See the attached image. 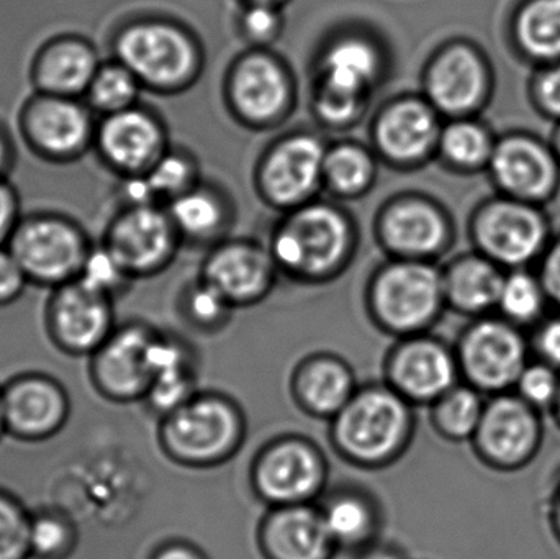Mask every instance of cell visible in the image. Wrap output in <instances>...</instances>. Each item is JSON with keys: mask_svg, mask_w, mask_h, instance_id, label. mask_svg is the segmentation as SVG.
Returning <instances> with one entry per match:
<instances>
[{"mask_svg": "<svg viewBox=\"0 0 560 559\" xmlns=\"http://www.w3.org/2000/svg\"><path fill=\"white\" fill-rule=\"evenodd\" d=\"M413 433V406L385 383L359 386L329 427L336 453L364 469L387 468L400 459Z\"/></svg>", "mask_w": 560, "mask_h": 559, "instance_id": "obj_1", "label": "cell"}, {"mask_svg": "<svg viewBox=\"0 0 560 559\" xmlns=\"http://www.w3.org/2000/svg\"><path fill=\"white\" fill-rule=\"evenodd\" d=\"M246 423L235 400L219 393H197L163 417L160 442L167 458L186 468H215L245 443Z\"/></svg>", "mask_w": 560, "mask_h": 559, "instance_id": "obj_2", "label": "cell"}, {"mask_svg": "<svg viewBox=\"0 0 560 559\" xmlns=\"http://www.w3.org/2000/svg\"><path fill=\"white\" fill-rule=\"evenodd\" d=\"M7 248L30 284L51 291L79 278L94 243L74 217L36 210L23 213Z\"/></svg>", "mask_w": 560, "mask_h": 559, "instance_id": "obj_3", "label": "cell"}, {"mask_svg": "<svg viewBox=\"0 0 560 559\" xmlns=\"http://www.w3.org/2000/svg\"><path fill=\"white\" fill-rule=\"evenodd\" d=\"M555 232L546 207L495 194L470 217V238L477 253L505 271L536 268Z\"/></svg>", "mask_w": 560, "mask_h": 559, "instance_id": "obj_4", "label": "cell"}, {"mask_svg": "<svg viewBox=\"0 0 560 559\" xmlns=\"http://www.w3.org/2000/svg\"><path fill=\"white\" fill-rule=\"evenodd\" d=\"M97 115L81 97L33 92L16 115L26 150L49 164H72L94 150Z\"/></svg>", "mask_w": 560, "mask_h": 559, "instance_id": "obj_5", "label": "cell"}, {"mask_svg": "<svg viewBox=\"0 0 560 559\" xmlns=\"http://www.w3.org/2000/svg\"><path fill=\"white\" fill-rule=\"evenodd\" d=\"M460 380L486 396L509 393L532 360L528 331L499 314L472 318L456 347Z\"/></svg>", "mask_w": 560, "mask_h": 559, "instance_id": "obj_6", "label": "cell"}, {"mask_svg": "<svg viewBox=\"0 0 560 559\" xmlns=\"http://www.w3.org/2000/svg\"><path fill=\"white\" fill-rule=\"evenodd\" d=\"M328 475L326 456L312 440L283 435L259 450L249 479L256 498L268 508H283L316 504L326 492Z\"/></svg>", "mask_w": 560, "mask_h": 559, "instance_id": "obj_7", "label": "cell"}, {"mask_svg": "<svg viewBox=\"0 0 560 559\" xmlns=\"http://www.w3.org/2000/svg\"><path fill=\"white\" fill-rule=\"evenodd\" d=\"M541 416L513 391L487 397L482 419L470 440L477 458L493 471L525 469L545 442Z\"/></svg>", "mask_w": 560, "mask_h": 559, "instance_id": "obj_8", "label": "cell"}, {"mask_svg": "<svg viewBox=\"0 0 560 559\" xmlns=\"http://www.w3.org/2000/svg\"><path fill=\"white\" fill-rule=\"evenodd\" d=\"M487 174L497 194L536 206H548L560 190V163L551 143L523 128L499 135Z\"/></svg>", "mask_w": 560, "mask_h": 559, "instance_id": "obj_9", "label": "cell"}, {"mask_svg": "<svg viewBox=\"0 0 560 559\" xmlns=\"http://www.w3.org/2000/svg\"><path fill=\"white\" fill-rule=\"evenodd\" d=\"M377 321L394 334L413 337L427 330L443 305V272L427 263H398L382 272L372 292Z\"/></svg>", "mask_w": 560, "mask_h": 559, "instance_id": "obj_10", "label": "cell"}, {"mask_svg": "<svg viewBox=\"0 0 560 559\" xmlns=\"http://www.w3.org/2000/svg\"><path fill=\"white\" fill-rule=\"evenodd\" d=\"M493 91L495 69L476 43H450L428 69V101L447 117H476L492 101Z\"/></svg>", "mask_w": 560, "mask_h": 559, "instance_id": "obj_11", "label": "cell"}, {"mask_svg": "<svg viewBox=\"0 0 560 559\" xmlns=\"http://www.w3.org/2000/svg\"><path fill=\"white\" fill-rule=\"evenodd\" d=\"M114 58L127 66L141 85L176 88L194 68V48L186 35L160 22L120 30L112 42Z\"/></svg>", "mask_w": 560, "mask_h": 559, "instance_id": "obj_12", "label": "cell"}, {"mask_svg": "<svg viewBox=\"0 0 560 559\" xmlns=\"http://www.w3.org/2000/svg\"><path fill=\"white\" fill-rule=\"evenodd\" d=\"M456 350L438 338H405L385 361V384L411 406H428L460 383Z\"/></svg>", "mask_w": 560, "mask_h": 559, "instance_id": "obj_13", "label": "cell"}, {"mask_svg": "<svg viewBox=\"0 0 560 559\" xmlns=\"http://www.w3.org/2000/svg\"><path fill=\"white\" fill-rule=\"evenodd\" d=\"M348 246L345 217L328 206H308L280 230L275 255L283 268L319 275L335 268L345 258Z\"/></svg>", "mask_w": 560, "mask_h": 559, "instance_id": "obj_14", "label": "cell"}, {"mask_svg": "<svg viewBox=\"0 0 560 559\" xmlns=\"http://www.w3.org/2000/svg\"><path fill=\"white\" fill-rule=\"evenodd\" d=\"M46 324L59 347L71 353H95L114 334V301L75 279L51 289Z\"/></svg>", "mask_w": 560, "mask_h": 559, "instance_id": "obj_15", "label": "cell"}, {"mask_svg": "<svg viewBox=\"0 0 560 559\" xmlns=\"http://www.w3.org/2000/svg\"><path fill=\"white\" fill-rule=\"evenodd\" d=\"M102 245L131 278L150 275L170 255L173 230L170 219L154 203L124 206L108 222Z\"/></svg>", "mask_w": 560, "mask_h": 559, "instance_id": "obj_16", "label": "cell"}, {"mask_svg": "<svg viewBox=\"0 0 560 559\" xmlns=\"http://www.w3.org/2000/svg\"><path fill=\"white\" fill-rule=\"evenodd\" d=\"M163 135L150 112L130 107L98 117L94 151L98 160L121 177L144 174L161 158Z\"/></svg>", "mask_w": 560, "mask_h": 559, "instance_id": "obj_17", "label": "cell"}, {"mask_svg": "<svg viewBox=\"0 0 560 559\" xmlns=\"http://www.w3.org/2000/svg\"><path fill=\"white\" fill-rule=\"evenodd\" d=\"M101 65L98 49L85 36H52L30 61V84L33 92L82 98Z\"/></svg>", "mask_w": 560, "mask_h": 559, "instance_id": "obj_18", "label": "cell"}, {"mask_svg": "<svg viewBox=\"0 0 560 559\" xmlns=\"http://www.w3.org/2000/svg\"><path fill=\"white\" fill-rule=\"evenodd\" d=\"M154 334L143 325L114 330L95 351V376L102 389L118 400L147 397L153 383L150 347Z\"/></svg>", "mask_w": 560, "mask_h": 559, "instance_id": "obj_19", "label": "cell"}, {"mask_svg": "<svg viewBox=\"0 0 560 559\" xmlns=\"http://www.w3.org/2000/svg\"><path fill=\"white\" fill-rule=\"evenodd\" d=\"M259 550L266 559H332V544L318 504L269 508L258 531Z\"/></svg>", "mask_w": 560, "mask_h": 559, "instance_id": "obj_20", "label": "cell"}, {"mask_svg": "<svg viewBox=\"0 0 560 559\" xmlns=\"http://www.w3.org/2000/svg\"><path fill=\"white\" fill-rule=\"evenodd\" d=\"M351 366L332 354L305 358L290 381L296 406L315 419L331 420L358 391Z\"/></svg>", "mask_w": 560, "mask_h": 559, "instance_id": "obj_21", "label": "cell"}, {"mask_svg": "<svg viewBox=\"0 0 560 559\" xmlns=\"http://www.w3.org/2000/svg\"><path fill=\"white\" fill-rule=\"evenodd\" d=\"M505 38L515 58L533 69L560 61V0H516Z\"/></svg>", "mask_w": 560, "mask_h": 559, "instance_id": "obj_22", "label": "cell"}, {"mask_svg": "<svg viewBox=\"0 0 560 559\" xmlns=\"http://www.w3.org/2000/svg\"><path fill=\"white\" fill-rule=\"evenodd\" d=\"M326 153L315 137L289 138L280 143L265 166V186L272 200L295 203L305 199L323 176Z\"/></svg>", "mask_w": 560, "mask_h": 559, "instance_id": "obj_23", "label": "cell"}, {"mask_svg": "<svg viewBox=\"0 0 560 559\" xmlns=\"http://www.w3.org/2000/svg\"><path fill=\"white\" fill-rule=\"evenodd\" d=\"M316 504L338 550L362 551L377 544L381 509L369 492L345 486L325 492Z\"/></svg>", "mask_w": 560, "mask_h": 559, "instance_id": "obj_24", "label": "cell"}, {"mask_svg": "<svg viewBox=\"0 0 560 559\" xmlns=\"http://www.w3.org/2000/svg\"><path fill=\"white\" fill-rule=\"evenodd\" d=\"M505 272L480 253L460 256L443 272L447 304L472 318L495 314Z\"/></svg>", "mask_w": 560, "mask_h": 559, "instance_id": "obj_25", "label": "cell"}, {"mask_svg": "<svg viewBox=\"0 0 560 559\" xmlns=\"http://www.w3.org/2000/svg\"><path fill=\"white\" fill-rule=\"evenodd\" d=\"M382 232L392 248L415 258L440 252L451 235L447 217L424 200H404L392 206L385 213Z\"/></svg>", "mask_w": 560, "mask_h": 559, "instance_id": "obj_26", "label": "cell"}, {"mask_svg": "<svg viewBox=\"0 0 560 559\" xmlns=\"http://www.w3.org/2000/svg\"><path fill=\"white\" fill-rule=\"evenodd\" d=\"M438 112L424 102L401 101L382 114L377 141L384 153L398 161L420 160L440 143Z\"/></svg>", "mask_w": 560, "mask_h": 559, "instance_id": "obj_27", "label": "cell"}, {"mask_svg": "<svg viewBox=\"0 0 560 559\" xmlns=\"http://www.w3.org/2000/svg\"><path fill=\"white\" fill-rule=\"evenodd\" d=\"M3 420L26 436L46 435L61 426L66 400L55 384L38 377L19 381L2 399Z\"/></svg>", "mask_w": 560, "mask_h": 559, "instance_id": "obj_28", "label": "cell"}, {"mask_svg": "<svg viewBox=\"0 0 560 559\" xmlns=\"http://www.w3.org/2000/svg\"><path fill=\"white\" fill-rule=\"evenodd\" d=\"M271 266L265 253L248 245H230L213 255L207 266V282L230 302L258 298L269 286Z\"/></svg>", "mask_w": 560, "mask_h": 559, "instance_id": "obj_29", "label": "cell"}, {"mask_svg": "<svg viewBox=\"0 0 560 559\" xmlns=\"http://www.w3.org/2000/svg\"><path fill=\"white\" fill-rule=\"evenodd\" d=\"M232 92L246 117L268 120L278 115L285 104V75L275 59L262 55L248 56L233 74Z\"/></svg>", "mask_w": 560, "mask_h": 559, "instance_id": "obj_30", "label": "cell"}, {"mask_svg": "<svg viewBox=\"0 0 560 559\" xmlns=\"http://www.w3.org/2000/svg\"><path fill=\"white\" fill-rule=\"evenodd\" d=\"M497 138L499 135L477 115L451 118L450 124L441 128L438 147L444 160L456 170L463 173H487Z\"/></svg>", "mask_w": 560, "mask_h": 559, "instance_id": "obj_31", "label": "cell"}, {"mask_svg": "<svg viewBox=\"0 0 560 559\" xmlns=\"http://www.w3.org/2000/svg\"><path fill=\"white\" fill-rule=\"evenodd\" d=\"M552 305L536 268L505 272L495 314L522 330H533L549 315Z\"/></svg>", "mask_w": 560, "mask_h": 559, "instance_id": "obj_32", "label": "cell"}, {"mask_svg": "<svg viewBox=\"0 0 560 559\" xmlns=\"http://www.w3.org/2000/svg\"><path fill=\"white\" fill-rule=\"evenodd\" d=\"M486 394L460 381L430 406L434 432L446 442H470L486 409Z\"/></svg>", "mask_w": 560, "mask_h": 559, "instance_id": "obj_33", "label": "cell"}, {"mask_svg": "<svg viewBox=\"0 0 560 559\" xmlns=\"http://www.w3.org/2000/svg\"><path fill=\"white\" fill-rule=\"evenodd\" d=\"M323 88L364 98L377 72V56L361 39H345L329 49L323 62Z\"/></svg>", "mask_w": 560, "mask_h": 559, "instance_id": "obj_34", "label": "cell"}, {"mask_svg": "<svg viewBox=\"0 0 560 559\" xmlns=\"http://www.w3.org/2000/svg\"><path fill=\"white\" fill-rule=\"evenodd\" d=\"M141 82L117 59L102 61L84 94L85 104L97 117L117 114L137 105Z\"/></svg>", "mask_w": 560, "mask_h": 559, "instance_id": "obj_35", "label": "cell"}, {"mask_svg": "<svg viewBox=\"0 0 560 559\" xmlns=\"http://www.w3.org/2000/svg\"><path fill=\"white\" fill-rule=\"evenodd\" d=\"M372 174L374 164L361 148L345 144L326 154L323 176L338 193H359L371 183Z\"/></svg>", "mask_w": 560, "mask_h": 559, "instance_id": "obj_36", "label": "cell"}, {"mask_svg": "<svg viewBox=\"0 0 560 559\" xmlns=\"http://www.w3.org/2000/svg\"><path fill=\"white\" fill-rule=\"evenodd\" d=\"M131 279L133 278L101 243V245H94L89 253L78 281L114 301L115 295L124 292Z\"/></svg>", "mask_w": 560, "mask_h": 559, "instance_id": "obj_37", "label": "cell"}, {"mask_svg": "<svg viewBox=\"0 0 560 559\" xmlns=\"http://www.w3.org/2000/svg\"><path fill=\"white\" fill-rule=\"evenodd\" d=\"M560 391V373L545 361L529 360L523 368L513 393L518 394L525 403L538 409L539 412H551Z\"/></svg>", "mask_w": 560, "mask_h": 559, "instance_id": "obj_38", "label": "cell"}, {"mask_svg": "<svg viewBox=\"0 0 560 559\" xmlns=\"http://www.w3.org/2000/svg\"><path fill=\"white\" fill-rule=\"evenodd\" d=\"M171 217L184 232L203 235L219 225L220 207L207 194L187 193L174 200Z\"/></svg>", "mask_w": 560, "mask_h": 559, "instance_id": "obj_39", "label": "cell"}, {"mask_svg": "<svg viewBox=\"0 0 560 559\" xmlns=\"http://www.w3.org/2000/svg\"><path fill=\"white\" fill-rule=\"evenodd\" d=\"M528 98L536 114L552 124L560 121V61L533 69Z\"/></svg>", "mask_w": 560, "mask_h": 559, "instance_id": "obj_40", "label": "cell"}, {"mask_svg": "<svg viewBox=\"0 0 560 559\" xmlns=\"http://www.w3.org/2000/svg\"><path fill=\"white\" fill-rule=\"evenodd\" d=\"M196 394V374L194 371H187V373L164 374L156 377L151 383L144 399L158 414H161V417H164Z\"/></svg>", "mask_w": 560, "mask_h": 559, "instance_id": "obj_41", "label": "cell"}, {"mask_svg": "<svg viewBox=\"0 0 560 559\" xmlns=\"http://www.w3.org/2000/svg\"><path fill=\"white\" fill-rule=\"evenodd\" d=\"M30 522L16 505L0 498V559H23L32 551Z\"/></svg>", "mask_w": 560, "mask_h": 559, "instance_id": "obj_42", "label": "cell"}, {"mask_svg": "<svg viewBox=\"0 0 560 559\" xmlns=\"http://www.w3.org/2000/svg\"><path fill=\"white\" fill-rule=\"evenodd\" d=\"M144 177L156 199L160 196H173L189 183L190 166L183 158L166 154L144 173Z\"/></svg>", "mask_w": 560, "mask_h": 559, "instance_id": "obj_43", "label": "cell"}, {"mask_svg": "<svg viewBox=\"0 0 560 559\" xmlns=\"http://www.w3.org/2000/svg\"><path fill=\"white\" fill-rule=\"evenodd\" d=\"M68 541L69 531L65 522L49 515L30 522V548L38 557H55Z\"/></svg>", "mask_w": 560, "mask_h": 559, "instance_id": "obj_44", "label": "cell"}, {"mask_svg": "<svg viewBox=\"0 0 560 559\" xmlns=\"http://www.w3.org/2000/svg\"><path fill=\"white\" fill-rule=\"evenodd\" d=\"M229 302V299L215 286L206 282V284L200 286L190 294V317L200 325L219 324L225 317Z\"/></svg>", "mask_w": 560, "mask_h": 559, "instance_id": "obj_45", "label": "cell"}, {"mask_svg": "<svg viewBox=\"0 0 560 559\" xmlns=\"http://www.w3.org/2000/svg\"><path fill=\"white\" fill-rule=\"evenodd\" d=\"M529 345L535 358L556 368L560 373V312L549 314L541 324L533 328Z\"/></svg>", "mask_w": 560, "mask_h": 559, "instance_id": "obj_46", "label": "cell"}, {"mask_svg": "<svg viewBox=\"0 0 560 559\" xmlns=\"http://www.w3.org/2000/svg\"><path fill=\"white\" fill-rule=\"evenodd\" d=\"M28 286L25 272L10 249L7 246L0 248V307L19 301Z\"/></svg>", "mask_w": 560, "mask_h": 559, "instance_id": "obj_47", "label": "cell"}, {"mask_svg": "<svg viewBox=\"0 0 560 559\" xmlns=\"http://www.w3.org/2000/svg\"><path fill=\"white\" fill-rule=\"evenodd\" d=\"M361 97H354V95L342 94V92L332 91V89L323 88L319 89L318 101V114L325 118L329 124H346L351 120L359 108H361Z\"/></svg>", "mask_w": 560, "mask_h": 559, "instance_id": "obj_48", "label": "cell"}, {"mask_svg": "<svg viewBox=\"0 0 560 559\" xmlns=\"http://www.w3.org/2000/svg\"><path fill=\"white\" fill-rule=\"evenodd\" d=\"M22 216L19 190L10 179H0V248L9 245Z\"/></svg>", "mask_w": 560, "mask_h": 559, "instance_id": "obj_49", "label": "cell"}, {"mask_svg": "<svg viewBox=\"0 0 560 559\" xmlns=\"http://www.w3.org/2000/svg\"><path fill=\"white\" fill-rule=\"evenodd\" d=\"M536 271L545 284L552 308L560 312V233L552 236L545 255L536 266Z\"/></svg>", "mask_w": 560, "mask_h": 559, "instance_id": "obj_50", "label": "cell"}, {"mask_svg": "<svg viewBox=\"0 0 560 559\" xmlns=\"http://www.w3.org/2000/svg\"><path fill=\"white\" fill-rule=\"evenodd\" d=\"M16 164V144L12 131L0 121V179H10Z\"/></svg>", "mask_w": 560, "mask_h": 559, "instance_id": "obj_51", "label": "cell"}, {"mask_svg": "<svg viewBox=\"0 0 560 559\" xmlns=\"http://www.w3.org/2000/svg\"><path fill=\"white\" fill-rule=\"evenodd\" d=\"M248 32L255 36H268L275 30L276 15L266 7H255L245 16Z\"/></svg>", "mask_w": 560, "mask_h": 559, "instance_id": "obj_52", "label": "cell"}, {"mask_svg": "<svg viewBox=\"0 0 560 559\" xmlns=\"http://www.w3.org/2000/svg\"><path fill=\"white\" fill-rule=\"evenodd\" d=\"M546 517H548L552 537L560 545V469L556 478L552 479L551 491L546 501Z\"/></svg>", "mask_w": 560, "mask_h": 559, "instance_id": "obj_53", "label": "cell"}, {"mask_svg": "<svg viewBox=\"0 0 560 559\" xmlns=\"http://www.w3.org/2000/svg\"><path fill=\"white\" fill-rule=\"evenodd\" d=\"M151 559H207L203 551L186 541H171L163 545Z\"/></svg>", "mask_w": 560, "mask_h": 559, "instance_id": "obj_54", "label": "cell"}, {"mask_svg": "<svg viewBox=\"0 0 560 559\" xmlns=\"http://www.w3.org/2000/svg\"><path fill=\"white\" fill-rule=\"evenodd\" d=\"M359 559H407L398 548L374 544L361 551Z\"/></svg>", "mask_w": 560, "mask_h": 559, "instance_id": "obj_55", "label": "cell"}, {"mask_svg": "<svg viewBox=\"0 0 560 559\" xmlns=\"http://www.w3.org/2000/svg\"><path fill=\"white\" fill-rule=\"evenodd\" d=\"M548 140L549 143H551L552 151H555L560 163V121L559 124H555V127H552L551 135H549Z\"/></svg>", "mask_w": 560, "mask_h": 559, "instance_id": "obj_56", "label": "cell"}, {"mask_svg": "<svg viewBox=\"0 0 560 559\" xmlns=\"http://www.w3.org/2000/svg\"><path fill=\"white\" fill-rule=\"evenodd\" d=\"M549 414H551L552 419H555L556 426H558L560 429V391L558 399H556L555 406H552L551 412Z\"/></svg>", "mask_w": 560, "mask_h": 559, "instance_id": "obj_57", "label": "cell"}, {"mask_svg": "<svg viewBox=\"0 0 560 559\" xmlns=\"http://www.w3.org/2000/svg\"><path fill=\"white\" fill-rule=\"evenodd\" d=\"M2 422H5V420H3V407L2 400H0V427H2Z\"/></svg>", "mask_w": 560, "mask_h": 559, "instance_id": "obj_58", "label": "cell"}]
</instances>
